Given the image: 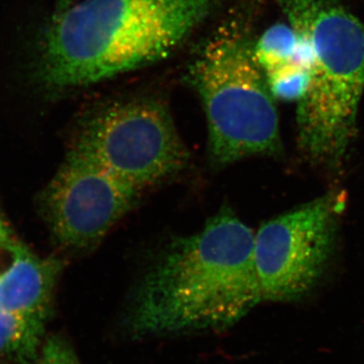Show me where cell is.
<instances>
[{"label":"cell","instance_id":"6da1fadb","mask_svg":"<svg viewBox=\"0 0 364 364\" xmlns=\"http://www.w3.org/2000/svg\"><path fill=\"white\" fill-rule=\"evenodd\" d=\"M254 234L229 208L176 239L144 277L132 309L136 334L221 329L262 301Z\"/></svg>","mask_w":364,"mask_h":364},{"label":"cell","instance_id":"7a4b0ae2","mask_svg":"<svg viewBox=\"0 0 364 364\" xmlns=\"http://www.w3.org/2000/svg\"><path fill=\"white\" fill-rule=\"evenodd\" d=\"M220 0H83L55 14L41 79L56 88L107 80L171 54Z\"/></svg>","mask_w":364,"mask_h":364},{"label":"cell","instance_id":"3957f363","mask_svg":"<svg viewBox=\"0 0 364 364\" xmlns=\"http://www.w3.org/2000/svg\"><path fill=\"white\" fill-rule=\"evenodd\" d=\"M313 53L311 81L299 100L298 139L310 161L340 164L355 132L364 91V26L335 0H279Z\"/></svg>","mask_w":364,"mask_h":364},{"label":"cell","instance_id":"277c9868","mask_svg":"<svg viewBox=\"0 0 364 364\" xmlns=\"http://www.w3.org/2000/svg\"><path fill=\"white\" fill-rule=\"evenodd\" d=\"M189 81L203 102L215 162L279 152L274 97L252 45L237 26L223 28L205 46L189 69Z\"/></svg>","mask_w":364,"mask_h":364},{"label":"cell","instance_id":"5b68a950","mask_svg":"<svg viewBox=\"0 0 364 364\" xmlns=\"http://www.w3.org/2000/svg\"><path fill=\"white\" fill-rule=\"evenodd\" d=\"M73 147L140 191L174 176L188 160L168 109L150 98L102 107L82 124Z\"/></svg>","mask_w":364,"mask_h":364},{"label":"cell","instance_id":"8992f818","mask_svg":"<svg viewBox=\"0 0 364 364\" xmlns=\"http://www.w3.org/2000/svg\"><path fill=\"white\" fill-rule=\"evenodd\" d=\"M329 193L265 223L254 235L262 301H293L308 293L329 262L342 205Z\"/></svg>","mask_w":364,"mask_h":364},{"label":"cell","instance_id":"52a82bcc","mask_svg":"<svg viewBox=\"0 0 364 364\" xmlns=\"http://www.w3.org/2000/svg\"><path fill=\"white\" fill-rule=\"evenodd\" d=\"M141 193L72 146L46 191V215L61 245L90 248L130 212Z\"/></svg>","mask_w":364,"mask_h":364},{"label":"cell","instance_id":"ba28073f","mask_svg":"<svg viewBox=\"0 0 364 364\" xmlns=\"http://www.w3.org/2000/svg\"><path fill=\"white\" fill-rule=\"evenodd\" d=\"M62 264L13 238L0 243V312L44 317Z\"/></svg>","mask_w":364,"mask_h":364},{"label":"cell","instance_id":"9c48e42d","mask_svg":"<svg viewBox=\"0 0 364 364\" xmlns=\"http://www.w3.org/2000/svg\"><path fill=\"white\" fill-rule=\"evenodd\" d=\"M253 52L264 74L289 64L312 70L311 46L291 26L279 23L268 28L254 46Z\"/></svg>","mask_w":364,"mask_h":364},{"label":"cell","instance_id":"30bf717a","mask_svg":"<svg viewBox=\"0 0 364 364\" xmlns=\"http://www.w3.org/2000/svg\"><path fill=\"white\" fill-rule=\"evenodd\" d=\"M44 320V317L0 312V356L32 359L39 348Z\"/></svg>","mask_w":364,"mask_h":364},{"label":"cell","instance_id":"8fae6325","mask_svg":"<svg viewBox=\"0 0 364 364\" xmlns=\"http://www.w3.org/2000/svg\"><path fill=\"white\" fill-rule=\"evenodd\" d=\"M264 75L273 97L277 100L299 102L310 85V69L296 64L280 67Z\"/></svg>","mask_w":364,"mask_h":364},{"label":"cell","instance_id":"7c38bea8","mask_svg":"<svg viewBox=\"0 0 364 364\" xmlns=\"http://www.w3.org/2000/svg\"><path fill=\"white\" fill-rule=\"evenodd\" d=\"M28 364H80L77 356L65 340L54 337L43 345Z\"/></svg>","mask_w":364,"mask_h":364},{"label":"cell","instance_id":"4fadbf2b","mask_svg":"<svg viewBox=\"0 0 364 364\" xmlns=\"http://www.w3.org/2000/svg\"><path fill=\"white\" fill-rule=\"evenodd\" d=\"M11 234H9V228H7L6 225L4 224V222L2 221L1 218H0V243L1 242H4L11 239Z\"/></svg>","mask_w":364,"mask_h":364},{"label":"cell","instance_id":"5bb4252c","mask_svg":"<svg viewBox=\"0 0 364 364\" xmlns=\"http://www.w3.org/2000/svg\"><path fill=\"white\" fill-rule=\"evenodd\" d=\"M70 2L71 0H58V6H57L56 14H55L62 13V11L68 9V7L70 6Z\"/></svg>","mask_w":364,"mask_h":364}]
</instances>
